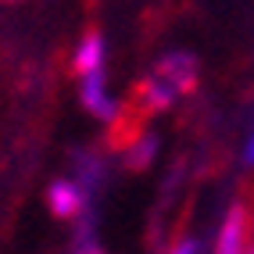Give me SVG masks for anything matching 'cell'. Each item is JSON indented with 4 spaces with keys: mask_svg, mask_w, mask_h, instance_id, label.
I'll list each match as a JSON object with an SVG mask.
<instances>
[{
    "mask_svg": "<svg viewBox=\"0 0 254 254\" xmlns=\"http://www.w3.org/2000/svg\"><path fill=\"white\" fill-rule=\"evenodd\" d=\"M247 233H251V208H247V200H233L229 211H226V222L218 229L215 254H244Z\"/></svg>",
    "mask_w": 254,
    "mask_h": 254,
    "instance_id": "obj_1",
    "label": "cell"
},
{
    "mask_svg": "<svg viewBox=\"0 0 254 254\" xmlns=\"http://www.w3.org/2000/svg\"><path fill=\"white\" fill-rule=\"evenodd\" d=\"M47 200H50L54 218H75V215H82V211L93 204V197L82 190L75 179H58V183L47 190Z\"/></svg>",
    "mask_w": 254,
    "mask_h": 254,
    "instance_id": "obj_2",
    "label": "cell"
},
{
    "mask_svg": "<svg viewBox=\"0 0 254 254\" xmlns=\"http://www.w3.org/2000/svg\"><path fill=\"white\" fill-rule=\"evenodd\" d=\"M176 93H179V90L154 68V72H150L140 86H136V97H132V100L140 104V115H158V111H168V104L176 100Z\"/></svg>",
    "mask_w": 254,
    "mask_h": 254,
    "instance_id": "obj_3",
    "label": "cell"
},
{
    "mask_svg": "<svg viewBox=\"0 0 254 254\" xmlns=\"http://www.w3.org/2000/svg\"><path fill=\"white\" fill-rule=\"evenodd\" d=\"M104 68H97V72H86L82 75V90H79V97H82V108L86 111H93L97 118H111L115 122V115H118V104L108 97V90H104Z\"/></svg>",
    "mask_w": 254,
    "mask_h": 254,
    "instance_id": "obj_4",
    "label": "cell"
},
{
    "mask_svg": "<svg viewBox=\"0 0 254 254\" xmlns=\"http://www.w3.org/2000/svg\"><path fill=\"white\" fill-rule=\"evenodd\" d=\"M158 72L172 82L179 93H193L197 72H200V68H197V58H193V54H183V50H176V54H168V58L158 61Z\"/></svg>",
    "mask_w": 254,
    "mask_h": 254,
    "instance_id": "obj_5",
    "label": "cell"
},
{
    "mask_svg": "<svg viewBox=\"0 0 254 254\" xmlns=\"http://www.w3.org/2000/svg\"><path fill=\"white\" fill-rule=\"evenodd\" d=\"M75 183H79L90 197L97 193V186L104 183V161H100L93 150H82V154H75Z\"/></svg>",
    "mask_w": 254,
    "mask_h": 254,
    "instance_id": "obj_6",
    "label": "cell"
},
{
    "mask_svg": "<svg viewBox=\"0 0 254 254\" xmlns=\"http://www.w3.org/2000/svg\"><path fill=\"white\" fill-rule=\"evenodd\" d=\"M104 68V40H100V32H90L86 40H82V47L75 50V72H97Z\"/></svg>",
    "mask_w": 254,
    "mask_h": 254,
    "instance_id": "obj_7",
    "label": "cell"
},
{
    "mask_svg": "<svg viewBox=\"0 0 254 254\" xmlns=\"http://www.w3.org/2000/svg\"><path fill=\"white\" fill-rule=\"evenodd\" d=\"M154 150H158V140L150 136V132H147V136H136L126 147V165L129 168H147L150 158H154Z\"/></svg>",
    "mask_w": 254,
    "mask_h": 254,
    "instance_id": "obj_8",
    "label": "cell"
},
{
    "mask_svg": "<svg viewBox=\"0 0 254 254\" xmlns=\"http://www.w3.org/2000/svg\"><path fill=\"white\" fill-rule=\"evenodd\" d=\"M172 254H197V240H183Z\"/></svg>",
    "mask_w": 254,
    "mask_h": 254,
    "instance_id": "obj_9",
    "label": "cell"
},
{
    "mask_svg": "<svg viewBox=\"0 0 254 254\" xmlns=\"http://www.w3.org/2000/svg\"><path fill=\"white\" fill-rule=\"evenodd\" d=\"M244 165H254V136L247 140V150H244Z\"/></svg>",
    "mask_w": 254,
    "mask_h": 254,
    "instance_id": "obj_10",
    "label": "cell"
},
{
    "mask_svg": "<svg viewBox=\"0 0 254 254\" xmlns=\"http://www.w3.org/2000/svg\"><path fill=\"white\" fill-rule=\"evenodd\" d=\"M75 254H100V251H97V247H90V251H75Z\"/></svg>",
    "mask_w": 254,
    "mask_h": 254,
    "instance_id": "obj_11",
    "label": "cell"
},
{
    "mask_svg": "<svg viewBox=\"0 0 254 254\" xmlns=\"http://www.w3.org/2000/svg\"><path fill=\"white\" fill-rule=\"evenodd\" d=\"M244 254H254V247H247V251H244Z\"/></svg>",
    "mask_w": 254,
    "mask_h": 254,
    "instance_id": "obj_12",
    "label": "cell"
}]
</instances>
